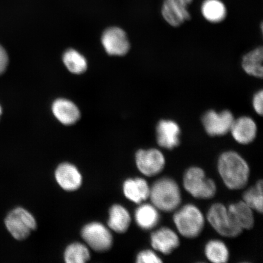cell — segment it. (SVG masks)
Instances as JSON below:
<instances>
[{
    "mask_svg": "<svg viewBox=\"0 0 263 263\" xmlns=\"http://www.w3.org/2000/svg\"><path fill=\"white\" fill-rule=\"evenodd\" d=\"M207 220L219 235L225 237H236L243 231L233 221L228 209L222 203H216L210 207Z\"/></svg>",
    "mask_w": 263,
    "mask_h": 263,
    "instance_id": "cell-6",
    "label": "cell"
},
{
    "mask_svg": "<svg viewBox=\"0 0 263 263\" xmlns=\"http://www.w3.org/2000/svg\"><path fill=\"white\" fill-rule=\"evenodd\" d=\"M230 132H231L233 139L238 143L248 144L255 139L257 126L251 118L242 117L233 121Z\"/></svg>",
    "mask_w": 263,
    "mask_h": 263,
    "instance_id": "cell-14",
    "label": "cell"
},
{
    "mask_svg": "<svg viewBox=\"0 0 263 263\" xmlns=\"http://www.w3.org/2000/svg\"><path fill=\"white\" fill-rule=\"evenodd\" d=\"M156 136L158 144L164 149L172 150L179 145L180 129L173 121H160L156 127Z\"/></svg>",
    "mask_w": 263,
    "mask_h": 263,
    "instance_id": "cell-11",
    "label": "cell"
},
{
    "mask_svg": "<svg viewBox=\"0 0 263 263\" xmlns=\"http://www.w3.org/2000/svg\"><path fill=\"white\" fill-rule=\"evenodd\" d=\"M54 116L65 125L73 124L80 119V112L78 108L72 102L65 99H59L52 105Z\"/></svg>",
    "mask_w": 263,
    "mask_h": 263,
    "instance_id": "cell-18",
    "label": "cell"
},
{
    "mask_svg": "<svg viewBox=\"0 0 263 263\" xmlns=\"http://www.w3.org/2000/svg\"><path fill=\"white\" fill-rule=\"evenodd\" d=\"M55 177L59 185L66 191L77 190L82 184L81 173L70 163L60 164L55 170Z\"/></svg>",
    "mask_w": 263,
    "mask_h": 263,
    "instance_id": "cell-15",
    "label": "cell"
},
{
    "mask_svg": "<svg viewBox=\"0 0 263 263\" xmlns=\"http://www.w3.org/2000/svg\"><path fill=\"white\" fill-rule=\"evenodd\" d=\"M176 1L180 3V4L183 5V6H186V7H188V6L192 3L193 0H176Z\"/></svg>",
    "mask_w": 263,
    "mask_h": 263,
    "instance_id": "cell-30",
    "label": "cell"
},
{
    "mask_svg": "<svg viewBox=\"0 0 263 263\" xmlns=\"http://www.w3.org/2000/svg\"><path fill=\"white\" fill-rule=\"evenodd\" d=\"M228 209L233 221L240 229L251 230L254 228L255 219L253 210L245 202L233 203Z\"/></svg>",
    "mask_w": 263,
    "mask_h": 263,
    "instance_id": "cell-16",
    "label": "cell"
},
{
    "mask_svg": "<svg viewBox=\"0 0 263 263\" xmlns=\"http://www.w3.org/2000/svg\"><path fill=\"white\" fill-rule=\"evenodd\" d=\"M6 228L15 239L21 241L27 238L37 228V222L27 210L16 208L9 214L5 219Z\"/></svg>",
    "mask_w": 263,
    "mask_h": 263,
    "instance_id": "cell-5",
    "label": "cell"
},
{
    "mask_svg": "<svg viewBox=\"0 0 263 263\" xmlns=\"http://www.w3.org/2000/svg\"><path fill=\"white\" fill-rule=\"evenodd\" d=\"M149 197L153 205L164 212L174 211L182 201L178 184L170 177H163L154 182L150 188Z\"/></svg>",
    "mask_w": 263,
    "mask_h": 263,
    "instance_id": "cell-2",
    "label": "cell"
},
{
    "mask_svg": "<svg viewBox=\"0 0 263 263\" xmlns=\"http://www.w3.org/2000/svg\"><path fill=\"white\" fill-rule=\"evenodd\" d=\"M253 107L256 112L262 115L263 114V91H259L253 98Z\"/></svg>",
    "mask_w": 263,
    "mask_h": 263,
    "instance_id": "cell-28",
    "label": "cell"
},
{
    "mask_svg": "<svg viewBox=\"0 0 263 263\" xmlns=\"http://www.w3.org/2000/svg\"><path fill=\"white\" fill-rule=\"evenodd\" d=\"M102 43L107 53L112 55H124L130 49L126 32L119 28L107 29L102 37Z\"/></svg>",
    "mask_w": 263,
    "mask_h": 263,
    "instance_id": "cell-10",
    "label": "cell"
},
{
    "mask_svg": "<svg viewBox=\"0 0 263 263\" xmlns=\"http://www.w3.org/2000/svg\"><path fill=\"white\" fill-rule=\"evenodd\" d=\"M173 221L180 234L190 239L197 237L205 225L203 214L192 204H187L177 210L174 215Z\"/></svg>",
    "mask_w": 263,
    "mask_h": 263,
    "instance_id": "cell-3",
    "label": "cell"
},
{
    "mask_svg": "<svg viewBox=\"0 0 263 263\" xmlns=\"http://www.w3.org/2000/svg\"><path fill=\"white\" fill-rule=\"evenodd\" d=\"M234 120V117L229 110H223L221 113L209 110L202 119L206 133L212 137L223 136L229 133Z\"/></svg>",
    "mask_w": 263,
    "mask_h": 263,
    "instance_id": "cell-8",
    "label": "cell"
},
{
    "mask_svg": "<svg viewBox=\"0 0 263 263\" xmlns=\"http://www.w3.org/2000/svg\"><path fill=\"white\" fill-rule=\"evenodd\" d=\"M151 241L153 248L164 255L172 254L180 245L178 235L167 228H161L153 232Z\"/></svg>",
    "mask_w": 263,
    "mask_h": 263,
    "instance_id": "cell-12",
    "label": "cell"
},
{
    "mask_svg": "<svg viewBox=\"0 0 263 263\" xmlns=\"http://www.w3.org/2000/svg\"><path fill=\"white\" fill-rule=\"evenodd\" d=\"M201 12L207 21L218 24L226 18L227 8L221 0H204L201 6Z\"/></svg>",
    "mask_w": 263,
    "mask_h": 263,
    "instance_id": "cell-22",
    "label": "cell"
},
{
    "mask_svg": "<svg viewBox=\"0 0 263 263\" xmlns=\"http://www.w3.org/2000/svg\"><path fill=\"white\" fill-rule=\"evenodd\" d=\"M205 254L210 261L226 263L229 261V252L224 242L219 240H211L205 246Z\"/></svg>",
    "mask_w": 263,
    "mask_h": 263,
    "instance_id": "cell-23",
    "label": "cell"
},
{
    "mask_svg": "<svg viewBox=\"0 0 263 263\" xmlns=\"http://www.w3.org/2000/svg\"><path fill=\"white\" fill-rule=\"evenodd\" d=\"M136 262L138 263H160L163 261L153 251H150V250H145V251L140 252L139 254L137 255Z\"/></svg>",
    "mask_w": 263,
    "mask_h": 263,
    "instance_id": "cell-27",
    "label": "cell"
},
{
    "mask_svg": "<svg viewBox=\"0 0 263 263\" xmlns=\"http://www.w3.org/2000/svg\"><path fill=\"white\" fill-rule=\"evenodd\" d=\"M2 114V108L1 106H0V117H1V115Z\"/></svg>",
    "mask_w": 263,
    "mask_h": 263,
    "instance_id": "cell-31",
    "label": "cell"
},
{
    "mask_svg": "<svg viewBox=\"0 0 263 263\" xmlns=\"http://www.w3.org/2000/svg\"><path fill=\"white\" fill-rule=\"evenodd\" d=\"M123 192L130 201L140 203L149 198L150 187L143 179H129L124 183Z\"/></svg>",
    "mask_w": 263,
    "mask_h": 263,
    "instance_id": "cell-17",
    "label": "cell"
},
{
    "mask_svg": "<svg viewBox=\"0 0 263 263\" xmlns=\"http://www.w3.org/2000/svg\"><path fill=\"white\" fill-rule=\"evenodd\" d=\"M218 168L223 183L229 189L241 190L248 183L249 164L235 151H227L220 156Z\"/></svg>",
    "mask_w": 263,
    "mask_h": 263,
    "instance_id": "cell-1",
    "label": "cell"
},
{
    "mask_svg": "<svg viewBox=\"0 0 263 263\" xmlns=\"http://www.w3.org/2000/svg\"><path fill=\"white\" fill-rule=\"evenodd\" d=\"M131 222L130 214L120 205L111 206L109 212L108 226L115 232L123 233L129 229Z\"/></svg>",
    "mask_w": 263,
    "mask_h": 263,
    "instance_id": "cell-20",
    "label": "cell"
},
{
    "mask_svg": "<svg viewBox=\"0 0 263 263\" xmlns=\"http://www.w3.org/2000/svg\"><path fill=\"white\" fill-rule=\"evenodd\" d=\"M63 61L66 67L71 73L81 74L87 70L86 59L74 49H70L66 52Z\"/></svg>",
    "mask_w": 263,
    "mask_h": 263,
    "instance_id": "cell-26",
    "label": "cell"
},
{
    "mask_svg": "<svg viewBox=\"0 0 263 263\" xmlns=\"http://www.w3.org/2000/svg\"><path fill=\"white\" fill-rule=\"evenodd\" d=\"M9 63V58L5 49L0 45V75L5 73Z\"/></svg>",
    "mask_w": 263,
    "mask_h": 263,
    "instance_id": "cell-29",
    "label": "cell"
},
{
    "mask_svg": "<svg viewBox=\"0 0 263 263\" xmlns=\"http://www.w3.org/2000/svg\"><path fill=\"white\" fill-rule=\"evenodd\" d=\"M136 160L138 169L148 177L155 176L160 174L165 166L163 154L154 148L138 151Z\"/></svg>",
    "mask_w": 263,
    "mask_h": 263,
    "instance_id": "cell-9",
    "label": "cell"
},
{
    "mask_svg": "<svg viewBox=\"0 0 263 263\" xmlns=\"http://www.w3.org/2000/svg\"><path fill=\"white\" fill-rule=\"evenodd\" d=\"M263 183L259 180L254 187L247 190L243 194V202L253 210L262 213L263 211Z\"/></svg>",
    "mask_w": 263,
    "mask_h": 263,
    "instance_id": "cell-24",
    "label": "cell"
},
{
    "mask_svg": "<svg viewBox=\"0 0 263 263\" xmlns=\"http://www.w3.org/2000/svg\"><path fill=\"white\" fill-rule=\"evenodd\" d=\"M64 258L67 263H84L89 260L90 252L85 245L76 242L65 250Z\"/></svg>",
    "mask_w": 263,
    "mask_h": 263,
    "instance_id": "cell-25",
    "label": "cell"
},
{
    "mask_svg": "<svg viewBox=\"0 0 263 263\" xmlns=\"http://www.w3.org/2000/svg\"><path fill=\"white\" fill-rule=\"evenodd\" d=\"M162 14L164 21L174 27H178L191 18L188 7L176 0H164Z\"/></svg>",
    "mask_w": 263,
    "mask_h": 263,
    "instance_id": "cell-13",
    "label": "cell"
},
{
    "mask_svg": "<svg viewBox=\"0 0 263 263\" xmlns=\"http://www.w3.org/2000/svg\"><path fill=\"white\" fill-rule=\"evenodd\" d=\"M155 206L151 204L140 205L135 213L137 225L143 230L155 228L160 221V215Z\"/></svg>",
    "mask_w": 263,
    "mask_h": 263,
    "instance_id": "cell-19",
    "label": "cell"
},
{
    "mask_svg": "<svg viewBox=\"0 0 263 263\" xmlns=\"http://www.w3.org/2000/svg\"><path fill=\"white\" fill-rule=\"evenodd\" d=\"M263 49L259 47L246 54L242 58V67L247 74L262 78L263 75Z\"/></svg>",
    "mask_w": 263,
    "mask_h": 263,
    "instance_id": "cell-21",
    "label": "cell"
},
{
    "mask_svg": "<svg viewBox=\"0 0 263 263\" xmlns=\"http://www.w3.org/2000/svg\"><path fill=\"white\" fill-rule=\"evenodd\" d=\"M184 189L197 199H209L215 196L216 185L214 181L207 178L203 170L199 167H192L184 174Z\"/></svg>",
    "mask_w": 263,
    "mask_h": 263,
    "instance_id": "cell-4",
    "label": "cell"
},
{
    "mask_svg": "<svg viewBox=\"0 0 263 263\" xmlns=\"http://www.w3.org/2000/svg\"><path fill=\"white\" fill-rule=\"evenodd\" d=\"M81 235L87 244L95 251H107L112 246L111 233L101 223H88L82 229Z\"/></svg>",
    "mask_w": 263,
    "mask_h": 263,
    "instance_id": "cell-7",
    "label": "cell"
}]
</instances>
